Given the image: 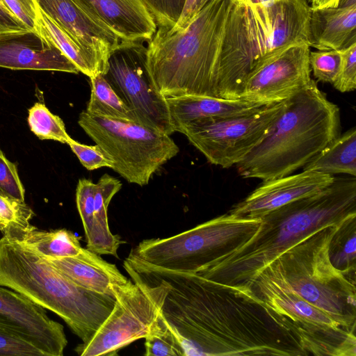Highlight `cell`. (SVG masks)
<instances>
[{
    "label": "cell",
    "mask_w": 356,
    "mask_h": 356,
    "mask_svg": "<svg viewBox=\"0 0 356 356\" xmlns=\"http://www.w3.org/2000/svg\"><path fill=\"white\" fill-rule=\"evenodd\" d=\"M260 225L261 218L228 212L171 237L143 240L126 259L145 266L195 273L248 241Z\"/></svg>",
    "instance_id": "8"
},
{
    "label": "cell",
    "mask_w": 356,
    "mask_h": 356,
    "mask_svg": "<svg viewBox=\"0 0 356 356\" xmlns=\"http://www.w3.org/2000/svg\"><path fill=\"white\" fill-rule=\"evenodd\" d=\"M38 7L81 48L99 72L106 74L111 54L132 46L76 0H35Z\"/></svg>",
    "instance_id": "15"
},
{
    "label": "cell",
    "mask_w": 356,
    "mask_h": 356,
    "mask_svg": "<svg viewBox=\"0 0 356 356\" xmlns=\"http://www.w3.org/2000/svg\"><path fill=\"white\" fill-rule=\"evenodd\" d=\"M309 46L293 44L253 69L245 79L239 99L255 104L280 102L312 81Z\"/></svg>",
    "instance_id": "14"
},
{
    "label": "cell",
    "mask_w": 356,
    "mask_h": 356,
    "mask_svg": "<svg viewBox=\"0 0 356 356\" xmlns=\"http://www.w3.org/2000/svg\"><path fill=\"white\" fill-rule=\"evenodd\" d=\"M283 102L268 135L236 165L243 178L266 181L291 175L341 134L339 108L314 80Z\"/></svg>",
    "instance_id": "5"
},
{
    "label": "cell",
    "mask_w": 356,
    "mask_h": 356,
    "mask_svg": "<svg viewBox=\"0 0 356 356\" xmlns=\"http://www.w3.org/2000/svg\"><path fill=\"white\" fill-rule=\"evenodd\" d=\"M78 124L111 159V168L129 183L140 186L148 184L152 176L179 151L169 135L136 122L84 111Z\"/></svg>",
    "instance_id": "10"
},
{
    "label": "cell",
    "mask_w": 356,
    "mask_h": 356,
    "mask_svg": "<svg viewBox=\"0 0 356 356\" xmlns=\"http://www.w3.org/2000/svg\"><path fill=\"white\" fill-rule=\"evenodd\" d=\"M232 1L211 0L179 30L157 27L145 48V66L165 98L218 97L220 56Z\"/></svg>",
    "instance_id": "3"
},
{
    "label": "cell",
    "mask_w": 356,
    "mask_h": 356,
    "mask_svg": "<svg viewBox=\"0 0 356 356\" xmlns=\"http://www.w3.org/2000/svg\"><path fill=\"white\" fill-rule=\"evenodd\" d=\"M310 10L307 0H233L220 56L218 97L239 99L245 79L257 66L290 45L308 44Z\"/></svg>",
    "instance_id": "4"
},
{
    "label": "cell",
    "mask_w": 356,
    "mask_h": 356,
    "mask_svg": "<svg viewBox=\"0 0 356 356\" xmlns=\"http://www.w3.org/2000/svg\"><path fill=\"white\" fill-rule=\"evenodd\" d=\"M310 0H307V1L309 2Z\"/></svg>",
    "instance_id": "45"
},
{
    "label": "cell",
    "mask_w": 356,
    "mask_h": 356,
    "mask_svg": "<svg viewBox=\"0 0 356 356\" xmlns=\"http://www.w3.org/2000/svg\"><path fill=\"white\" fill-rule=\"evenodd\" d=\"M104 76L139 124L169 136L175 132L166 99L156 88L146 69L143 45L113 52Z\"/></svg>",
    "instance_id": "13"
},
{
    "label": "cell",
    "mask_w": 356,
    "mask_h": 356,
    "mask_svg": "<svg viewBox=\"0 0 356 356\" xmlns=\"http://www.w3.org/2000/svg\"><path fill=\"white\" fill-rule=\"evenodd\" d=\"M145 339V356H184L177 337L160 313Z\"/></svg>",
    "instance_id": "31"
},
{
    "label": "cell",
    "mask_w": 356,
    "mask_h": 356,
    "mask_svg": "<svg viewBox=\"0 0 356 356\" xmlns=\"http://www.w3.org/2000/svg\"><path fill=\"white\" fill-rule=\"evenodd\" d=\"M67 145L88 170H94L102 167L112 168L111 159L97 145L94 146L83 145L72 138Z\"/></svg>",
    "instance_id": "37"
},
{
    "label": "cell",
    "mask_w": 356,
    "mask_h": 356,
    "mask_svg": "<svg viewBox=\"0 0 356 356\" xmlns=\"http://www.w3.org/2000/svg\"><path fill=\"white\" fill-rule=\"evenodd\" d=\"M341 60L340 50L310 51L309 62L317 81L333 84Z\"/></svg>",
    "instance_id": "32"
},
{
    "label": "cell",
    "mask_w": 356,
    "mask_h": 356,
    "mask_svg": "<svg viewBox=\"0 0 356 356\" xmlns=\"http://www.w3.org/2000/svg\"><path fill=\"white\" fill-rule=\"evenodd\" d=\"M356 216L344 221L334 234L329 248L332 265L348 279L355 281Z\"/></svg>",
    "instance_id": "28"
},
{
    "label": "cell",
    "mask_w": 356,
    "mask_h": 356,
    "mask_svg": "<svg viewBox=\"0 0 356 356\" xmlns=\"http://www.w3.org/2000/svg\"><path fill=\"white\" fill-rule=\"evenodd\" d=\"M0 327L29 341L44 356H63L67 344L63 325L51 319L44 308L3 286Z\"/></svg>",
    "instance_id": "16"
},
{
    "label": "cell",
    "mask_w": 356,
    "mask_h": 356,
    "mask_svg": "<svg viewBox=\"0 0 356 356\" xmlns=\"http://www.w3.org/2000/svg\"><path fill=\"white\" fill-rule=\"evenodd\" d=\"M0 67L79 72L51 41L30 29L0 32Z\"/></svg>",
    "instance_id": "18"
},
{
    "label": "cell",
    "mask_w": 356,
    "mask_h": 356,
    "mask_svg": "<svg viewBox=\"0 0 356 356\" xmlns=\"http://www.w3.org/2000/svg\"><path fill=\"white\" fill-rule=\"evenodd\" d=\"M44 356L37 347L0 327V356Z\"/></svg>",
    "instance_id": "38"
},
{
    "label": "cell",
    "mask_w": 356,
    "mask_h": 356,
    "mask_svg": "<svg viewBox=\"0 0 356 356\" xmlns=\"http://www.w3.org/2000/svg\"><path fill=\"white\" fill-rule=\"evenodd\" d=\"M342 223L326 227L305 238L255 277L293 291L329 314L343 328L355 333V281L337 269L329 255L330 241Z\"/></svg>",
    "instance_id": "7"
},
{
    "label": "cell",
    "mask_w": 356,
    "mask_h": 356,
    "mask_svg": "<svg viewBox=\"0 0 356 356\" xmlns=\"http://www.w3.org/2000/svg\"><path fill=\"white\" fill-rule=\"evenodd\" d=\"M126 42H148L157 25L142 0H76Z\"/></svg>",
    "instance_id": "19"
},
{
    "label": "cell",
    "mask_w": 356,
    "mask_h": 356,
    "mask_svg": "<svg viewBox=\"0 0 356 356\" xmlns=\"http://www.w3.org/2000/svg\"><path fill=\"white\" fill-rule=\"evenodd\" d=\"M121 188V181L108 174L102 175L95 184L92 229L86 238V248L97 254H111L118 258L117 251L124 243L118 234H112L108 220L109 203Z\"/></svg>",
    "instance_id": "23"
},
{
    "label": "cell",
    "mask_w": 356,
    "mask_h": 356,
    "mask_svg": "<svg viewBox=\"0 0 356 356\" xmlns=\"http://www.w3.org/2000/svg\"><path fill=\"white\" fill-rule=\"evenodd\" d=\"M124 267L131 279L114 287L113 309L90 340L76 346L81 356L117 355L121 348L145 339L159 315L169 285L136 270L125 261Z\"/></svg>",
    "instance_id": "11"
},
{
    "label": "cell",
    "mask_w": 356,
    "mask_h": 356,
    "mask_svg": "<svg viewBox=\"0 0 356 356\" xmlns=\"http://www.w3.org/2000/svg\"><path fill=\"white\" fill-rule=\"evenodd\" d=\"M356 43V3L311 9L308 45L318 50H342Z\"/></svg>",
    "instance_id": "21"
},
{
    "label": "cell",
    "mask_w": 356,
    "mask_h": 356,
    "mask_svg": "<svg viewBox=\"0 0 356 356\" xmlns=\"http://www.w3.org/2000/svg\"><path fill=\"white\" fill-rule=\"evenodd\" d=\"M353 216H356V178L334 177L320 192L262 216L259 229L248 241L195 274L227 285L244 286L287 249Z\"/></svg>",
    "instance_id": "2"
},
{
    "label": "cell",
    "mask_w": 356,
    "mask_h": 356,
    "mask_svg": "<svg viewBox=\"0 0 356 356\" xmlns=\"http://www.w3.org/2000/svg\"><path fill=\"white\" fill-rule=\"evenodd\" d=\"M211 0H186L181 13L173 27L168 29L175 31L182 29Z\"/></svg>",
    "instance_id": "40"
},
{
    "label": "cell",
    "mask_w": 356,
    "mask_h": 356,
    "mask_svg": "<svg viewBox=\"0 0 356 356\" xmlns=\"http://www.w3.org/2000/svg\"><path fill=\"white\" fill-rule=\"evenodd\" d=\"M0 195L19 202H24L25 190L19 179L17 167L0 149Z\"/></svg>",
    "instance_id": "33"
},
{
    "label": "cell",
    "mask_w": 356,
    "mask_h": 356,
    "mask_svg": "<svg viewBox=\"0 0 356 356\" xmlns=\"http://www.w3.org/2000/svg\"><path fill=\"white\" fill-rule=\"evenodd\" d=\"M334 176L314 171L302 172L263 181L229 213L260 218L266 213L297 200L320 192L331 184Z\"/></svg>",
    "instance_id": "17"
},
{
    "label": "cell",
    "mask_w": 356,
    "mask_h": 356,
    "mask_svg": "<svg viewBox=\"0 0 356 356\" xmlns=\"http://www.w3.org/2000/svg\"><path fill=\"white\" fill-rule=\"evenodd\" d=\"M0 3H2L3 5H4V3H3L2 0H0Z\"/></svg>",
    "instance_id": "44"
},
{
    "label": "cell",
    "mask_w": 356,
    "mask_h": 356,
    "mask_svg": "<svg viewBox=\"0 0 356 356\" xmlns=\"http://www.w3.org/2000/svg\"><path fill=\"white\" fill-rule=\"evenodd\" d=\"M34 212L25 202H19L0 195V232L6 238L20 241L31 229Z\"/></svg>",
    "instance_id": "29"
},
{
    "label": "cell",
    "mask_w": 356,
    "mask_h": 356,
    "mask_svg": "<svg viewBox=\"0 0 356 356\" xmlns=\"http://www.w3.org/2000/svg\"><path fill=\"white\" fill-rule=\"evenodd\" d=\"M243 286L250 289L304 355H356L355 333L293 291L259 276Z\"/></svg>",
    "instance_id": "9"
},
{
    "label": "cell",
    "mask_w": 356,
    "mask_h": 356,
    "mask_svg": "<svg viewBox=\"0 0 356 356\" xmlns=\"http://www.w3.org/2000/svg\"><path fill=\"white\" fill-rule=\"evenodd\" d=\"M341 0H310L308 3L311 9L336 8Z\"/></svg>",
    "instance_id": "42"
},
{
    "label": "cell",
    "mask_w": 356,
    "mask_h": 356,
    "mask_svg": "<svg viewBox=\"0 0 356 356\" xmlns=\"http://www.w3.org/2000/svg\"><path fill=\"white\" fill-rule=\"evenodd\" d=\"M341 60L333 86L341 92L356 88V43L340 50Z\"/></svg>",
    "instance_id": "36"
},
{
    "label": "cell",
    "mask_w": 356,
    "mask_h": 356,
    "mask_svg": "<svg viewBox=\"0 0 356 356\" xmlns=\"http://www.w3.org/2000/svg\"><path fill=\"white\" fill-rule=\"evenodd\" d=\"M90 97L86 110L88 113L117 120L138 122L132 111L102 74L90 77Z\"/></svg>",
    "instance_id": "27"
},
{
    "label": "cell",
    "mask_w": 356,
    "mask_h": 356,
    "mask_svg": "<svg viewBox=\"0 0 356 356\" xmlns=\"http://www.w3.org/2000/svg\"><path fill=\"white\" fill-rule=\"evenodd\" d=\"M283 108V101L268 104L246 115L193 121L176 131L184 134L209 163L229 168L263 141Z\"/></svg>",
    "instance_id": "12"
},
{
    "label": "cell",
    "mask_w": 356,
    "mask_h": 356,
    "mask_svg": "<svg viewBox=\"0 0 356 356\" xmlns=\"http://www.w3.org/2000/svg\"><path fill=\"white\" fill-rule=\"evenodd\" d=\"M252 3H260V4H270L273 3L275 0H248Z\"/></svg>",
    "instance_id": "43"
},
{
    "label": "cell",
    "mask_w": 356,
    "mask_h": 356,
    "mask_svg": "<svg viewBox=\"0 0 356 356\" xmlns=\"http://www.w3.org/2000/svg\"><path fill=\"white\" fill-rule=\"evenodd\" d=\"M17 242L47 259L75 256L82 249L79 238L65 228L46 231L33 225Z\"/></svg>",
    "instance_id": "25"
},
{
    "label": "cell",
    "mask_w": 356,
    "mask_h": 356,
    "mask_svg": "<svg viewBox=\"0 0 356 356\" xmlns=\"http://www.w3.org/2000/svg\"><path fill=\"white\" fill-rule=\"evenodd\" d=\"M165 99L175 131L193 121L246 115L266 105L241 99L206 96H181Z\"/></svg>",
    "instance_id": "22"
},
{
    "label": "cell",
    "mask_w": 356,
    "mask_h": 356,
    "mask_svg": "<svg viewBox=\"0 0 356 356\" xmlns=\"http://www.w3.org/2000/svg\"><path fill=\"white\" fill-rule=\"evenodd\" d=\"M35 31L51 41L89 78L100 74L76 42L38 6Z\"/></svg>",
    "instance_id": "26"
},
{
    "label": "cell",
    "mask_w": 356,
    "mask_h": 356,
    "mask_svg": "<svg viewBox=\"0 0 356 356\" xmlns=\"http://www.w3.org/2000/svg\"><path fill=\"white\" fill-rule=\"evenodd\" d=\"M157 27L170 29L177 22L186 0H142Z\"/></svg>",
    "instance_id": "34"
},
{
    "label": "cell",
    "mask_w": 356,
    "mask_h": 356,
    "mask_svg": "<svg viewBox=\"0 0 356 356\" xmlns=\"http://www.w3.org/2000/svg\"><path fill=\"white\" fill-rule=\"evenodd\" d=\"M22 29H29L0 3V32Z\"/></svg>",
    "instance_id": "41"
},
{
    "label": "cell",
    "mask_w": 356,
    "mask_h": 356,
    "mask_svg": "<svg viewBox=\"0 0 356 356\" xmlns=\"http://www.w3.org/2000/svg\"><path fill=\"white\" fill-rule=\"evenodd\" d=\"M95 184L87 179L79 180L76 190V202L81 217L86 238L92 232L94 211V193Z\"/></svg>",
    "instance_id": "35"
},
{
    "label": "cell",
    "mask_w": 356,
    "mask_h": 356,
    "mask_svg": "<svg viewBox=\"0 0 356 356\" xmlns=\"http://www.w3.org/2000/svg\"><path fill=\"white\" fill-rule=\"evenodd\" d=\"M44 259L76 285L97 293L115 296L114 287L128 280L115 264L87 248L75 256Z\"/></svg>",
    "instance_id": "20"
},
{
    "label": "cell",
    "mask_w": 356,
    "mask_h": 356,
    "mask_svg": "<svg viewBox=\"0 0 356 356\" xmlns=\"http://www.w3.org/2000/svg\"><path fill=\"white\" fill-rule=\"evenodd\" d=\"M303 170L356 177V129L340 134L303 167Z\"/></svg>",
    "instance_id": "24"
},
{
    "label": "cell",
    "mask_w": 356,
    "mask_h": 356,
    "mask_svg": "<svg viewBox=\"0 0 356 356\" xmlns=\"http://www.w3.org/2000/svg\"><path fill=\"white\" fill-rule=\"evenodd\" d=\"M28 123L31 131L40 140H53L68 143L72 139L62 119L53 114L41 102H36L29 111Z\"/></svg>",
    "instance_id": "30"
},
{
    "label": "cell",
    "mask_w": 356,
    "mask_h": 356,
    "mask_svg": "<svg viewBox=\"0 0 356 356\" xmlns=\"http://www.w3.org/2000/svg\"><path fill=\"white\" fill-rule=\"evenodd\" d=\"M0 286L60 316L87 343L113 309L115 297L83 289L22 243L0 238Z\"/></svg>",
    "instance_id": "6"
},
{
    "label": "cell",
    "mask_w": 356,
    "mask_h": 356,
    "mask_svg": "<svg viewBox=\"0 0 356 356\" xmlns=\"http://www.w3.org/2000/svg\"><path fill=\"white\" fill-rule=\"evenodd\" d=\"M2 1L27 29L35 31L38 5L35 0H2Z\"/></svg>",
    "instance_id": "39"
},
{
    "label": "cell",
    "mask_w": 356,
    "mask_h": 356,
    "mask_svg": "<svg viewBox=\"0 0 356 356\" xmlns=\"http://www.w3.org/2000/svg\"><path fill=\"white\" fill-rule=\"evenodd\" d=\"M127 261L169 285L160 314L184 356L303 355L249 288Z\"/></svg>",
    "instance_id": "1"
}]
</instances>
